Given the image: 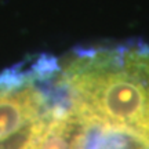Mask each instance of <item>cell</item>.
<instances>
[{
  "label": "cell",
  "mask_w": 149,
  "mask_h": 149,
  "mask_svg": "<svg viewBox=\"0 0 149 149\" xmlns=\"http://www.w3.org/2000/svg\"><path fill=\"white\" fill-rule=\"evenodd\" d=\"M57 74L69 102L62 149H149V46L70 55Z\"/></svg>",
  "instance_id": "6da1fadb"
}]
</instances>
